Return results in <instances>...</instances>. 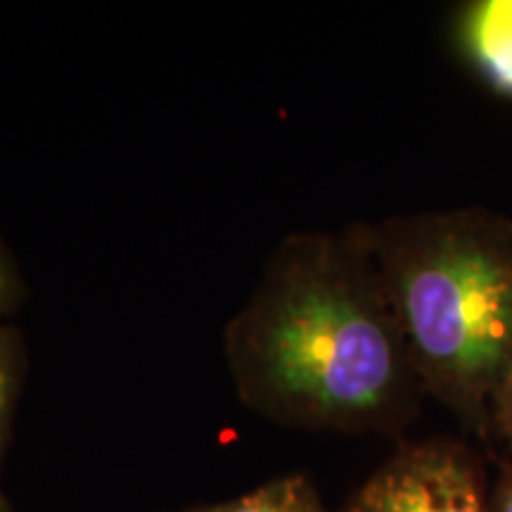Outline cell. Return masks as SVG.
<instances>
[{
	"mask_svg": "<svg viewBox=\"0 0 512 512\" xmlns=\"http://www.w3.org/2000/svg\"><path fill=\"white\" fill-rule=\"evenodd\" d=\"M223 349L240 399L302 430L392 432L425 394L368 226L287 238Z\"/></svg>",
	"mask_w": 512,
	"mask_h": 512,
	"instance_id": "1",
	"label": "cell"
},
{
	"mask_svg": "<svg viewBox=\"0 0 512 512\" xmlns=\"http://www.w3.org/2000/svg\"><path fill=\"white\" fill-rule=\"evenodd\" d=\"M368 238L422 389L489 444L512 366V221L432 211L368 226Z\"/></svg>",
	"mask_w": 512,
	"mask_h": 512,
	"instance_id": "2",
	"label": "cell"
},
{
	"mask_svg": "<svg viewBox=\"0 0 512 512\" xmlns=\"http://www.w3.org/2000/svg\"><path fill=\"white\" fill-rule=\"evenodd\" d=\"M491 437H498L512 451V366L491 403Z\"/></svg>",
	"mask_w": 512,
	"mask_h": 512,
	"instance_id": "7",
	"label": "cell"
},
{
	"mask_svg": "<svg viewBox=\"0 0 512 512\" xmlns=\"http://www.w3.org/2000/svg\"><path fill=\"white\" fill-rule=\"evenodd\" d=\"M484 463L463 441L406 444L363 482L342 512H489Z\"/></svg>",
	"mask_w": 512,
	"mask_h": 512,
	"instance_id": "3",
	"label": "cell"
},
{
	"mask_svg": "<svg viewBox=\"0 0 512 512\" xmlns=\"http://www.w3.org/2000/svg\"><path fill=\"white\" fill-rule=\"evenodd\" d=\"M0 512H10V505H8V501H5V498H3V494H0Z\"/></svg>",
	"mask_w": 512,
	"mask_h": 512,
	"instance_id": "10",
	"label": "cell"
},
{
	"mask_svg": "<svg viewBox=\"0 0 512 512\" xmlns=\"http://www.w3.org/2000/svg\"><path fill=\"white\" fill-rule=\"evenodd\" d=\"M460 38L484 79L512 95V0H484L465 12Z\"/></svg>",
	"mask_w": 512,
	"mask_h": 512,
	"instance_id": "4",
	"label": "cell"
},
{
	"mask_svg": "<svg viewBox=\"0 0 512 512\" xmlns=\"http://www.w3.org/2000/svg\"><path fill=\"white\" fill-rule=\"evenodd\" d=\"M24 297V285L8 249L0 245V318L17 309Z\"/></svg>",
	"mask_w": 512,
	"mask_h": 512,
	"instance_id": "8",
	"label": "cell"
},
{
	"mask_svg": "<svg viewBox=\"0 0 512 512\" xmlns=\"http://www.w3.org/2000/svg\"><path fill=\"white\" fill-rule=\"evenodd\" d=\"M185 512H328L320 503L316 486L302 475H290L261 484L233 501L192 508Z\"/></svg>",
	"mask_w": 512,
	"mask_h": 512,
	"instance_id": "5",
	"label": "cell"
},
{
	"mask_svg": "<svg viewBox=\"0 0 512 512\" xmlns=\"http://www.w3.org/2000/svg\"><path fill=\"white\" fill-rule=\"evenodd\" d=\"M19 375H22V349H19L15 332L0 328V451L8 437Z\"/></svg>",
	"mask_w": 512,
	"mask_h": 512,
	"instance_id": "6",
	"label": "cell"
},
{
	"mask_svg": "<svg viewBox=\"0 0 512 512\" xmlns=\"http://www.w3.org/2000/svg\"><path fill=\"white\" fill-rule=\"evenodd\" d=\"M489 512H512V465H505L489 494Z\"/></svg>",
	"mask_w": 512,
	"mask_h": 512,
	"instance_id": "9",
	"label": "cell"
}]
</instances>
